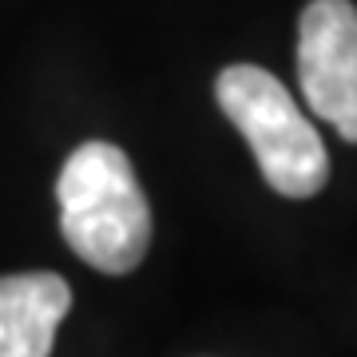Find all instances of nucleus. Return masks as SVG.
I'll use <instances>...</instances> for the list:
<instances>
[{"label":"nucleus","mask_w":357,"mask_h":357,"mask_svg":"<svg viewBox=\"0 0 357 357\" xmlns=\"http://www.w3.org/2000/svg\"><path fill=\"white\" fill-rule=\"evenodd\" d=\"M64 243L103 274H128L151 246V206L131 159L115 143L91 139L68 155L56 178Z\"/></svg>","instance_id":"nucleus-1"},{"label":"nucleus","mask_w":357,"mask_h":357,"mask_svg":"<svg viewBox=\"0 0 357 357\" xmlns=\"http://www.w3.org/2000/svg\"><path fill=\"white\" fill-rule=\"evenodd\" d=\"M218 107L255 151L262 178L286 199H310L330 178V155L318 128L294 103L286 84L258 64L218 72Z\"/></svg>","instance_id":"nucleus-2"},{"label":"nucleus","mask_w":357,"mask_h":357,"mask_svg":"<svg viewBox=\"0 0 357 357\" xmlns=\"http://www.w3.org/2000/svg\"><path fill=\"white\" fill-rule=\"evenodd\" d=\"M298 88L310 112L345 143H357V8L310 0L298 20Z\"/></svg>","instance_id":"nucleus-3"},{"label":"nucleus","mask_w":357,"mask_h":357,"mask_svg":"<svg viewBox=\"0 0 357 357\" xmlns=\"http://www.w3.org/2000/svg\"><path fill=\"white\" fill-rule=\"evenodd\" d=\"M72 310V286L52 270L0 278V357H52Z\"/></svg>","instance_id":"nucleus-4"}]
</instances>
